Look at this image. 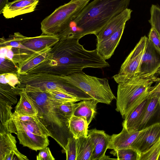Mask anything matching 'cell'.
Returning a JSON list of instances; mask_svg holds the SVG:
<instances>
[{
    "mask_svg": "<svg viewBox=\"0 0 160 160\" xmlns=\"http://www.w3.org/2000/svg\"><path fill=\"white\" fill-rule=\"evenodd\" d=\"M148 38L142 37L122 64L118 72L112 78L118 84L138 76Z\"/></svg>",
    "mask_w": 160,
    "mask_h": 160,
    "instance_id": "obj_7",
    "label": "cell"
},
{
    "mask_svg": "<svg viewBox=\"0 0 160 160\" xmlns=\"http://www.w3.org/2000/svg\"><path fill=\"white\" fill-rule=\"evenodd\" d=\"M0 83L3 84H8L15 88L16 85L20 84V82L17 74L8 73L1 74Z\"/></svg>",
    "mask_w": 160,
    "mask_h": 160,
    "instance_id": "obj_38",
    "label": "cell"
},
{
    "mask_svg": "<svg viewBox=\"0 0 160 160\" xmlns=\"http://www.w3.org/2000/svg\"><path fill=\"white\" fill-rule=\"evenodd\" d=\"M88 126L86 120L82 118L73 115L69 121L70 130L76 138L88 136Z\"/></svg>",
    "mask_w": 160,
    "mask_h": 160,
    "instance_id": "obj_26",
    "label": "cell"
},
{
    "mask_svg": "<svg viewBox=\"0 0 160 160\" xmlns=\"http://www.w3.org/2000/svg\"><path fill=\"white\" fill-rule=\"evenodd\" d=\"M123 26L108 38L97 43L98 53L105 60L109 59L113 54L124 32Z\"/></svg>",
    "mask_w": 160,
    "mask_h": 160,
    "instance_id": "obj_18",
    "label": "cell"
},
{
    "mask_svg": "<svg viewBox=\"0 0 160 160\" xmlns=\"http://www.w3.org/2000/svg\"><path fill=\"white\" fill-rule=\"evenodd\" d=\"M148 38L160 53V36L156 30L152 27L149 32Z\"/></svg>",
    "mask_w": 160,
    "mask_h": 160,
    "instance_id": "obj_39",
    "label": "cell"
},
{
    "mask_svg": "<svg viewBox=\"0 0 160 160\" xmlns=\"http://www.w3.org/2000/svg\"><path fill=\"white\" fill-rule=\"evenodd\" d=\"M159 103L160 107V96L159 97Z\"/></svg>",
    "mask_w": 160,
    "mask_h": 160,
    "instance_id": "obj_45",
    "label": "cell"
},
{
    "mask_svg": "<svg viewBox=\"0 0 160 160\" xmlns=\"http://www.w3.org/2000/svg\"><path fill=\"white\" fill-rule=\"evenodd\" d=\"M19 95L20 98L14 112L23 115L36 116L38 110L26 92L20 90Z\"/></svg>",
    "mask_w": 160,
    "mask_h": 160,
    "instance_id": "obj_23",
    "label": "cell"
},
{
    "mask_svg": "<svg viewBox=\"0 0 160 160\" xmlns=\"http://www.w3.org/2000/svg\"><path fill=\"white\" fill-rule=\"evenodd\" d=\"M130 0H94L58 33L62 39L79 40L97 34L114 17L128 8Z\"/></svg>",
    "mask_w": 160,
    "mask_h": 160,
    "instance_id": "obj_1",
    "label": "cell"
},
{
    "mask_svg": "<svg viewBox=\"0 0 160 160\" xmlns=\"http://www.w3.org/2000/svg\"><path fill=\"white\" fill-rule=\"evenodd\" d=\"M9 2L8 0H0V14L2 13L4 8Z\"/></svg>",
    "mask_w": 160,
    "mask_h": 160,
    "instance_id": "obj_43",
    "label": "cell"
},
{
    "mask_svg": "<svg viewBox=\"0 0 160 160\" xmlns=\"http://www.w3.org/2000/svg\"><path fill=\"white\" fill-rule=\"evenodd\" d=\"M59 40L57 35H51L42 34L33 37H27L22 43L24 49L34 52L47 48H51Z\"/></svg>",
    "mask_w": 160,
    "mask_h": 160,
    "instance_id": "obj_17",
    "label": "cell"
},
{
    "mask_svg": "<svg viewBox=\"0 0 160 160\" xmlns=\"http://www.w3.org/2000/svg\"><path fill=\"white\" fill-rule=\"evenodd\" d=\"M150 12L151 16L148 22L160 36V7L157 5L152 4Z\"/></svg>",
    "mask_w": 160,
    "mask_h": 160,
    "instance_id": "obj_34",
    "label": "cell"
},
{
    "mask_svg": "<svg viewBox=\"0 0 160 160\" xmlns=\"http://www.w3.org/2000/svg\"><path fill=\"white\" fill-rule=\"evenodd\" d=\"M132 11L127 8L111 19L96 35L97 43L108 38L123 26L131 18Z\"/></svg>",
    "mask_w": 160,
    "mask_h": 160,
    "instance_id": "obj_13",
    "label": "cell"
},
{
    "mask_svg": "<svg viewBox=\"0 0 160 160\" xmlns=\"http://www.w3.org/2000/svg\"><path fill=\"white\" fill-rule=\"evenodd\" d=\"M158 160H160V154L159 155V158H158Z\"/></svg>",
    "mask_w": 160,
    "mask_h": 160,
    "instance_id": "obj_46",
    "label": "cell"
},
{
    "mask_svg": "<svg viewBox=\"0 0 160 160\" xmlns=\"http://www.w3.org/2000/svg\"><path fill=\"white\" fill-rule=\"evenodd\" d=\"M98 103L94 99L82 100L78 103L73 115L84 118L89 125L97 113V106Z\"/></svg>",
    "mask_w": 160,
    "mask_h": 160,
    "instance_id": "obj_22",
    "label": "cell"
},
{
    "mask_svg": "<svg viewBox=\"0 0 160 160\" xmlns=\"http://www.w3.org/2000/svg\"><path fill=\"white\" fill-rule=\"evenodd\" d=\"M90 0H79L61 6L41 23L42 34L54 35L62 32L76 18Z\"/></svg>",
    "mask_w": 160,
    "mask_h": 160,
    "instance_id": "obj_6",
    "label": "cell"
},
{
    "mask_svg": "<svg viewBox=\"0 0 160 160\" xmlns=\"http://www.w3.org/2000/svg\"><path fill=\"white\" fill-rule=\"evenodd\" d=\"M20 89L17 86L14 88L8 84H0V100L4 101L12 106L17 102V95H19Z\"/></svg>",
    "mask_w": 160,
    "mask_h": 160,
    "instance_id": "obj_28",
    "label": "cell"
},
{
    "mask_svg": "<svg viewBox=\"0 0 160 160\" xmlns=\"http://www.w3.org/2000/svg\"><path fill=\"white\" fill-rule=\"evenodd\" d=\"M14 133L17 135L19 143L23 147H28L36 151L45 148L49 145L48 137H44L23 130H16Z\"/></svg>",
    "mask_w": 160,
    "mask_h": 160,
    "instance_id": "obj_15",
    "label": "cell"
},
{
    "mask_svg": "<svg viewBox=\"0 0 160 160\" xmlns=\"http://www.w3.org/2000/svg\"><path fill=\"white\" fill-rule=\"evenodd\" d=\"M28 160V158L21 153L18 149L13 150L8 154L4 160Z\"/></svg>",
    "mask_w": 160,
    "mask_h": 160,
    "instance_id": "obj_41",
    "label": "cell"
},
{
    "mask_svg": "<svg viewBox=\"0 0 160 160\" xmlns=\"http://www.w3.org/2000/svg\"><path fill=\"white\" fill-rule=\"evenodd\" d=\"M65 152L67 160H76L77 156V138L74 137L70 138L66 146Z\"/></svg>",
    "mask_w": 160,
    "mask_h": 160,
    "instance_id": "obj_37",
    "label": "cell"
},
{
    "mask_svg": "<svg viewBox=\"0 0 160 160\" xmlns=\"http://www.w3.org/2000/svg\"><path fill=\"white\" fill-rule=\"evenodd\" d=\"M94 149V145L88 135L77 138L76 160H90Z\"/></svg>",
    "mask_w": 160,
    "mask_h": 160,
    "instance_id": "obj_24",
    "label": "cell"
},
{
    "mask_svg": "<svg viewBox=\"0 0 160 160\" xmlns=\"http://www.w3.org/2000/svg\"><path fill=\"white\" fill-rule=\"evenodd\" d=\"M74 102H68L59 105L58 109L60 114L64 118L69 120L73 115L78 103Z\"/></svg>",
    "mask_w": 160,
    "mask_h": 160,
    "instance_id": "obj_33",
    "label": "cell"
},
{
    "mask_svg": "<svg viewBox=\"0 0 160 160\" xmlns=\"http://www.w3.org/2000/svg\"><path fill=\"white\" fill-rule=\"evenodd\" d=\"M12 106L5 101L0 100V127L8 129L9 123L12 120Z\"/></svg>",
    "mask_w": 160,
    "mask_h": 160,
    "instance_id": "obj_31",
    "label": "cell"
},
{
    "mask_svg": "<svg viewBox=\"0 0 160 160\" xmlns=\"http://www.w3.org/2000/svg\"><path fill=\"white\" fill-rule=\"evenodd\" d=\"M148 97L124 119L122 126L128 132L138 131L147 104Z\"/></svg>",
    "mask_w": 160,
    "mask_h": 160,
    "instance_id": "obj_21",
    "label": "cell"
},
{
    "mask_svg": "<svg viewBox=\"0 0 160 160\" xmlns=\"http://www.w3.org/2000/svg\"><path fill=\"white\" fill-rule=\"evenodd\" d=\"M45 91L48 92L54 101L58 103H62L68 102H76L80 101L75 96L67 92L51 90H46Z\"/></svg>",
    "mask_w": 160,
    "mask_h": 160,
    "instance_id": "obj_32",
    "label": "cell"
},
{
    "mask_svg": "<svg viewBox=\"0 0 160 160\" xmlns=\"http://www.w3.org/2000/svg\"><path fill=\"white\" fill-rule=\"evenodd\" d=\"M34 53L27 49L8 46V49L5 58L18 66L17 64L18 65Z\"/></svg>",
    "mask_w": 160,
    "mask_h": 160,
    "instance_id": "obj_27",
    "label": "cell"
},
{
    "mask_svg": "<svg viewBox=\"0 0 160 160\" xmlns=\"http://www.w3.org/2000/svg\"><path fill=\"white\" fill-rule=\"evenodd\" d=\"M160 154V139L149 150L140 153L139 160H158Z\"/></svg>",
    "mask_w": 160,
    "mask_h": 160,
    "instance_id": "obj_35",
    "label": "cell"
},
{
    "mask_svg": "<svg viewBox=\"0 0 160 160\" xmlns=\"http://www.w3.org/2000/svg\"><path fill=\"white\" fill-rule=\"evenodd\" d=\"M8 129L11 133L16 130H23L44 137L50 136L47 129L36 116L32 120L24 122L12 120L9 123Z\"/></svg>",
    "mask_w": 160,
    "mask_h": 160,
    "instance_id": "obj_16",
    "label": "cell"
},
{
    "mask_svg": "<svg viewBox=\"0 0 160 160\" xmlns=\"http://www.w3.org/2000/svg\"><path fill=\"white\" fill-rule=\"evenodd\" d=\"M39 0H14L9 2L4 8L2 13L7 19L34 11Z\"/></svg>",
    "mask_w": 160,
    "mask_h": 160,
    "instance_id": "obj_14",
    "label": "cell"
},
{
    "mask_svg": "<svg viewBox=\"0 0 160 160\" xmlns=\"http://www.w3.org/2000/svg\"><path fill=\"white\" fill-rule=\"evenodd\" d=\"M20 84L18 86L28 85L42 90L69 93L66 82L59 76L48 73L18 75Z\"/></svg>",
    "mask_w": 160,
    "mask_h": 160,
    "instance_id": "obj_8",
    "label": "cell"
},
{
    "mask_svg": "<svg viewBox=\"0 0 160 160\" xmlns=\"http://www.w3.org/2000/svg\"><path fill=\"white\" fill-rule=\"evenodd\" d=\"M79 39L59 40L52 48V58L48 73L59 76H67L82 71L83 69H102L110 66L96 49L84 48Z\"/></svg>",
    "mask_w": 160,
    "mask_h": 160,
    "instance_id": "obj_2",
    "label": "cell"
},
{
    "mask_svg": "<svg viewBox=\"0 0 160 160\" xmlns=\"http://www.w3.org/2000/svg\"><path fill=\"white\" fill-rule=\"evenodd\" d=\"M88 135L91 138L94 145V149L90 160H102L110 142L111 136L102 130L96 128L88 130Z\"/></svg>",
    "mask_w": 160,
    "mask_h": 160,
    "instance_id": "obj_12",
    "label": "cell"
},
{
    "mask_svg": "<svg viewBox=\"0 0 160 160\" xmlns=\"http://www.w3.org/2000/svg\"><path fill=\"white\" fill-rule=\"evenodd\" d=\"M78 0H71L70 1L72 2H74V1H77Z\"/></svg>",
    "mask_w": 160,
    "mask_h": 160,
    "instance_id": "obj_44",
    "label": "cell"
},
{
    "mask_svg": "<svg viewBox=\"0 0 160 160\" xmlns=\"http://www.w3.org/2000/svg\"><path fill=\"white\" fill-rule=\"evenodd\" d=\"M110 153L117 157V159L124 160H139L140 153L137 150L130 147L113 150Z\"/></svg>",
    "mask_w": 160,
    "mask_h": 160,
    "instance_id": "obj_29",
    "label": "cell"
},
{
    "mask_svg": "<svg viewBox=\"0 0 160 160\" xmlns=\"http://www.w3.org/2000/svg\"><path fill=\"white\" fill-rule=\"evenodd\" d=\"M150 92H159L160 93V81L154 86L152 87L150 91Z\"/></svg>",
    "mask_w": 160,
    "mask_h": 160,
    "instance_id": "obj_42",
    "label": "cell"
},
{
    "mask_svg": "<svg viewBox=\"0 0 160 160\" xmlns=\"http://www.w3.org/2000/svg\"><path fill=\"white\" fill-rule=\"evenodd\" d=\"M160 81V78L156 76L137 77L118 84L116 110L125 119L148 97L153 84Z\"/></svg>",
    "mask_w": 160,
    "mask_h": 160,
    "instance_id": "obj_4",
    "label": "cell"
},
{
    "mask_svg": "<svg viewBox=\"0 0 160 160\" xmlns=\"http://www.w3.org/2000/svg\"><path fill=\"white\" fill-rule=\"evenodd\" d=\"M0 73H12L18 75V66L5 57H0Z\"/></svg>",
    "mask_w": 160,
    "mask_h": 160,
    "instance_id": "obj_36",
    "label": "cell"
},
{
    "mask_svg": "<svg viewBox=\"0 0 160 160\" xmlns=\"http://www.w3.org/2000/svg\"><path fill=\"white\" fill-rule=\"evenodd\" d=\"M51 48L36 52L18 65V75L48 73L52 58Z\"/></svg>",
    "mask_w": 160,
    "mask_h": 160,
    "instance_id": "obj_9",
    "label": "cell"
},
{
    "mask_svg": "<svg viewBox=\"0 0 160 160\" xmlns=\"http://www.w3.org/2000/svg\"><path fill=\"white\" fill-rule=\"evenodd\" d=\"M18 88L28 96L38 110L36 116L47 129L50 136L65 151L68 139L73 136L69 128V120L58 111V106L62 103L54 101L48 92L39 88L25 85Z\"/></svg>",
    "mask_w": 160,
    "mask_h": 160,
    "instance_id": "obj_3",
    "label": "cell"
},
{
    "mask_svg": "<svg viewBox=\"0 0 160 160\" xmlns=\"http://www.w3.org/2000/svg\"><path fill=\"white\" fill-rule=\"evenodd\" d=\"M16 138L9 131L0 132V160L12 151L17 149Z\"/></svg>",
    "mask_w": 160,
    "mask_h": 160,
    "instance_id": "obj_25",
    "label": "cell"
},
{
    "mask_svg": "<svg viewBox=\"0 0 160 160\" xmlns=\"http://www.w3.org/2000/svg\"><path fill=\"white\" fill-rule=\"evenodd\" d=\"M160 139V123L154 124L142 130L130 147L140 153L145 152Z\"/></svg>",
    "mask_w": 160,
    "mask_h": 160,
    "instance_id": "obj_11",
    "label": "cell"
},
{
    "mask_svg": "<svg viewBox=\"0 0 160 160\" xmlns=\"http://www.w3.org/2000/svg\"><path fill=\"white\" fill-rule=\"evenodd\" d=\"M60 77L68 83L83 91L98 102L109 105L116 98L107 78L90 76L82 71Z\"/></svg>",
    "mask_w": 160,
    "mask_h": 160,
    "instance_id": "obj_5",
    "label": "cell"
},
{
    "mask_svg": "<svg viewBox=\"0 0 160 160\" xmlns=\"http://www.w3.org/2000/svg\"><path fill=\"white\" fill-rule=\"evenodd\" d=\"M55 158L52 156L49 148L47 147L40 150L37 156V160H54Z\"/></svg>",
    "mask_w": 160,
    "mask_h": 160,
    "instance_id": "obj_40",
    "label": "cell"
},
{
    "mask_svg": "<svg viewBox=\"0 0 160 160\" xmlns=\"http://www.w3.org/2000/svg\"><path fill=\"white\" fill-rule=\"evenodd\" d=\"M160 73V53L148 39L137 77L146 78Z\"/></svg>",
    "mask_w": 160,
    "mask_h": 160,
    "instance_id": "obj_10",
    "label": "cell"
},
{
    "mask_svg": "<svg viewBox=\"0 0 160 160\" xmlns=\"http://www.w3.org/2000/svg\"><path fill=\"white\" fill-rule=\"evenodd\" d=\"M118 134L111 136L109 149L113 150L130 148L138 135L139 131L128 132L124 127Z\"/></svg>",
    "mask_w": 160,
    "mask_h": 160,
    "instance_id": "obj_20",
    "label": "cell"
},
{
    "mask_svg": "<svg viewBox=\"0 0 160 160\" xmlns=\"http://www.w3.org/2000/svg\"><path fill=\"white\" fill-rule=\"evenodd\" d=\"M26 38L27 37L19 32L14 33L13 35H10L7 38L4 37L0 38V47L9 46L13 47L22 48L23 46L22 43Z\"/></svg>",
    "mask_w": 160,
    "mask_h": 160,
    "instance_id": "obj_30",
    "label": "cell"
},
{
    "mask_svg": "<svg viewBox=\"0 0 160 160\" xmlns=\"http://www.w3.org/2000/svg\"><path fill=\"white\" fill-rule=\"evenodd\" d=\"M160 95L159 92H150L148 98L147 104L138 131L155 124L153 119L158 115H160L159 103Z\"/></svg>",
    "mask_w": 160,
    "mask_h": 160,
    "instance_id": "obj_19",
    "label": "cell"
}]
</instances>
